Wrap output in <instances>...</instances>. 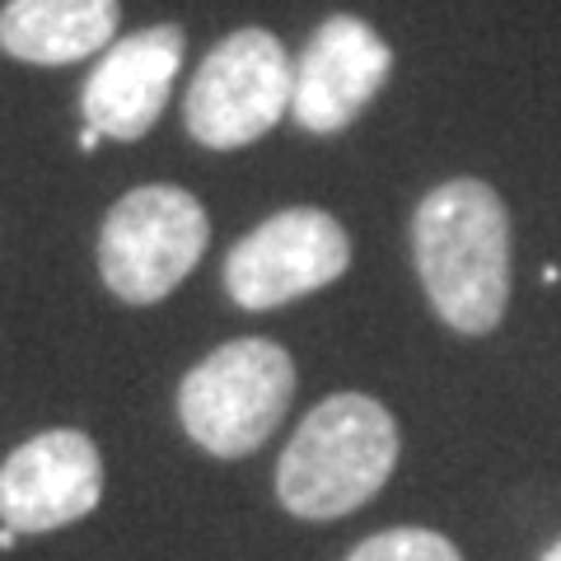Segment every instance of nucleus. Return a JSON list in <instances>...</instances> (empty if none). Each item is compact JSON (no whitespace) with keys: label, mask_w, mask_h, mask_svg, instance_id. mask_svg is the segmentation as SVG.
Instances as JSON below:
<instances>
[{"label":"nucleus","mask_w":561,"mask_h":561,"mask_svg":"<svg viewBox=\"0 0 561 561\" xmlns=\"http://www.w3.org/2000/svg\"><path fill=\"white\" fill-rule=\"evenodd\" d=\"M412 253L426 300L463 337L496 332L511 305V210L482 179H449L421 197Z\"/></svg>","instance_id":"f257e3e1"},{"label":"nucleus","mask_w":561,"mask_h":561,"mask_svg":"<svg viewBox=\"0 0 561 561\" xmlns=\"http://www.w3.org/2000/svg\"><path fill=\"white\" fill-rule=\"evenodd\" d=\"M398 468V421L365 393H332L313 408L276 463V496L295 519L360 511Z\"/></svg>","instance_id":"f03ea898"},{"label":"nucleus","mask_w":561,"mask_h":561,"mask_svg":"<svg viewBox=\"0 0 561 561\" xmlns=\"http://www.w3.org/2000/svg\"><path fill=\"white\" fill-rule=\"evenodd\" d=\"M295 398V360L267 337L216 346L179 383L183 431L216 459H243L272 440Z\"/></svg>","instance_id":"7ed1b4c3"},{"label":"nucleus","mask_w":561,"mask_h":561,"mask_svg":"<svg viewBox=\"0 0 561 561\" xmlns=\"http://www.w3.org/2000/svg\"><path fill=\"white\" fill-rule=\"evenodd\" d=\"M210 243L206 206L173 183L131 187L99 230V276L122 305H160Z\"/></svg>","instance_id":"20e7f679"},{"label":"nucleus","mask_w":561,"mask_h":561,"mask_svg":"<svg viewBox=\"0 0 561 561\" xmlns=\"http://www.w3.org/2000/svg\"><path fill=\"white\" fill-rule=\"evenodd\" d=\"M290 51L267 28H234L187 84L183 122L206 150H243L290 113Z\"/></svg>","instance_id":"39448f33"},{"label":"nucleus","mask_w":561,"mask_h":561,"mask_svg":"<svg viewBox=\"0 0 561 561\" xmlns=\"http://www.w3.org/2000/svg\"><path fill=\"white\" fill-rule=\"evenodd\" d=\"M351 267V239L319 206L276 210L225 257V290L239 309H280L332 286Z\"/></svg>","instance_id":"423d86ee"},{"label":"nucleus","mask_w":561,"mask_h":561,"mask_svg":"<svg viewBox=\"0 0 561 561\" xmlns=\"http://www.w3.org/2000/svg\"><path fill=\"white\" fill-rule=\"evenodd\" d=\"M393 51L356 14H332L313 28L290 80V113L313 136H337L389 84Z\"/></svg>","instance_id":"0eeeda50"},{"label":"nucleus","mask_w":561,"mask_h":561,"mask_svg":"<svg viewBox=\"0 0 561 561\" xmlns=\"http://www.w3.org/2000/svg\"><path fill=\"white\" fill-rule=\"evenodd\" d=\"M103 501V454L84 431H43L0 463V524L51 534Z\"/></svg>","instance_id":"6e6552de"},{"label":"nucleus","mask_w":561,"mask_h":561,"mask_svg":"<svg viewBox=\"0 0 561 561\" xmlns=\"http://www.w3.org/2000/svg\"><path fill=\"white\" fill-rule=\"evenodd\" d=\"M183 47L187 38L179 24H150L117 38L90 70V80H84L80 94L84 127H94L108 140L146 136L173 94V80L183 70Z\"/></svg>","instance_id":"1a4fd4ad"},{"label":"nucleus","mask_w":561,"mask_h":561,"mask_svg":"<svg viewBox=\"0 0 561 561\" xmlns=\"http://www.w3.org/2000/svg\"><path fill=\"white\" fill-rule=\"evenodd\" d=\"M122 0H10L0 10V47L28 66H70L117 43Z\"/></svg>","instance_id":"9d476101"},{"label":"nucleus","mask_w":561,"mask_h":561,"mask_svg":"<svg viewBox=\"0 0 561 561\" xmlns=\"http://www.w3.org/2000/svg\"><path fill=\"white\" fill-rule=\"evenodd\" d=\"M346 561H463V557L435 529H383L365 538Z\"/></svg>","instance_id":"9b49d317"},{"label":"nucleus","mask_w":561,"mask_h":561,"mask_svg":"<svg viewBox=\"0 0 561 561\" xmlns=\"http://www.w3.org/2000/svg\"><path fill=\"white\" fill-rule=\"evenodd\" d=\"M99 140H103V136H99L94 127H84V131H80V150H94V146H99Z\"/></svg>","instance_id":"f8f14e48"},{"label":"nucleus","mask_w":561,"mask_h":561,"mask_svg":"<svg viewBox=\"0 0 561 561\" xmlns=\"http://www.w3.org/2000/svg\"><path fill=\"white\" fill-rule=\"evenodd\" d=\"M14 542H20V534H14V529H5V524H0V552H10Z\"/></svg>","instance_id":"ddd939ff"},{"label":"nucleus","mask_w":561,"mask_h":561,"mask_svg":"<svg viewBox=\"0 0 561 561\" xmlns=\"http://www.w3.org/2000/svg\"><path fill=\"white\" fill-rule=\"evenodd\" d=\"M542 561H561V542H552V548L542 552Z\"/></svg>","instance_id":"4468645a"}]
</instances>
